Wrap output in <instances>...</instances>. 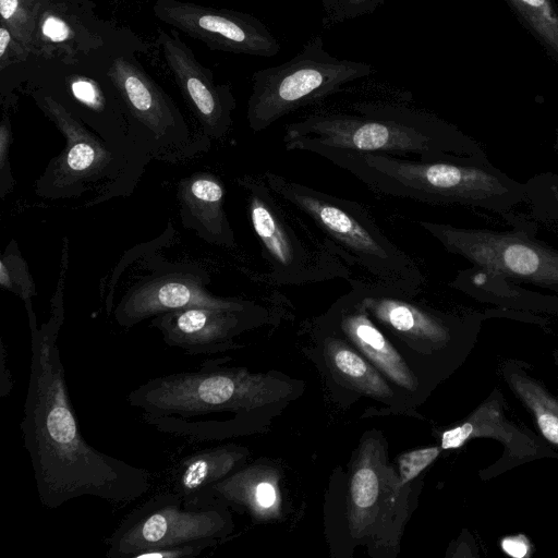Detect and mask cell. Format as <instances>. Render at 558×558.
<instances>
[{"label": "cell", "mask_w": 558, "mask_h": 558, "mask_svg": "<svg viewBox=\"0 0 558 558\" xmlns=\"http://www.w3.org/2000/svg\"><path fill=\"white\" fill-rule=\"evenodd\" d=\"M180 198L184 214H187L194 227L205 231L209 239L232 245V230L223 211L225 190L211 175H198L189 179L180 189Z\"/></svg>", "instance_id": "44dd1931"}, {"label": "cell", "mask_w": 558, "mask_h": 558, "mask_svg": "<svg viewBox=\"0 0 558 558\" xmlns=\"http://www.w3.org/2000/svg\"><path fill=\"white\" fill-rule=\"evenodd\" d=\"M153 12L213 50L269 58L281 48L263 22L243 12L180 0H156Z\"/></svg>", "instance_id": "30bf717a"}, {"label": "cell", "mask_w": 558, "mask_h": 558, "mask_svg": "<svg viewBox=\"0 0 558 558\" xmlns=\"http://www.w3.org/2000/svg\"><path fill=\"white\" fill-rule=\"evenodd\" d=\"M219 539H198L177 545L154 548L138 554L135 558H194L215 547Z\"/></svg>", "instance_id": "f1b7e54d"}, {"label": "cell", "mask_w": 558, "mask_h": 558, "mask_svg": "<svg viewBox=\"0 0 558 558\" xmlns=\"http://www.w3.org/2000/svg\"><path fill=\"white\" fill-rule=\"evenodd\" d=\"M351 294L371 317L415 348L441 343L448 338L444 322L422 306L386 291L362 287Z\"/></svg>", "instance_id": "e0dca14e"}, {"label": "cell", "mask_w": 558, "mask_h": 558, "mask_svg": "<svg viewBox=\"0 0 558 558\" xmlns=\"http://www.w3.org/2000/svg\"><path fill=\"white\" fill-rule=\"evenodd\" d=\"M526 201L534 218L558 223V174L547 172L525 183Z\"/></svg>", "instance_id": "cb8c5ba5"}, {"label": "cell", "mask_w": 558, "mask_h": 558, "mask_svg": "<svg viewBox=\"0 0 558 558\" xmlns=\"http://www.w3.org/2000/svg\"><path fill=\"white\" fill-rule=\"evenodd\" d=\"M255 306L228 310L194 306L153 317L166 344L190 355L215 354L235 347L234 338L257 322Z\"/></svg>", "instance_id": "4fadbf2b"}, {"label": "cell", "mask_w": 558, "mask_h": 558, "mask_svg": "<svg viewBox=\"0 0 558 558\" xmlns=\"http://www.w3.org/2000/svg\"><path fill=\"white\" fill-rule=\"evenodd\" d=\"M379 445L371 440L359 453L350 480L348 514L356 536L378 543L388 539L390 545L387 531L398 532L405 518L397 514V494L405 484L383 461Z\"/></svg>", "instance_id": "8fae6325"}, {"label": "cell", "mask_w": 558, "mask_h": 558, "mask_svg": "<svg viewBox=\"0 0 558 558\" xmlns=\"http://www.w3.org/2000/svg\"><path fill=\"white\" fill-rule=\"evenodd\" d=\"M35 0H0L1 22L23 46L31 44L36 22Z\"/></svg>", "instance_id": "d4e9b609"}, {"label": "cell", "mask_w": 558, "mask_h": 558, "mask_svg": "<svg viewBox=\"0 0 558 558\" xmlns=\"http://www.w3.org/2000/svg\"><path fill=\"white\" fill-rule=\"evenodd\" d=\"M504 550L512 557L521 558L525 556L527 546L520 538H507L502 542Z\"/></svg>", "instance_id": "d590c367"}, {"label": "cell", "mask_w": 558, "mask_h": 558, "mask_svg": "<svg viewBox=\"0 0 558 558\" xmlns=\"http://www.w3.org/2000/svg\"><path fill=\"white\" fill-rule=\"evenodd\" d=\"M473 432L471 423H464L460 426L446 430L441 436L442 449H456L461 447Z\"/></svg>", "instance_id": "d6a6232c"}, {"label": "cell", "mask_w": 558, "mask_h": 558, "mask_svg": "<svg viewBox=\"0 0 558 558\" xmlns=\"http://www.w3.org/2000/svg\"><path fill=\"white\" fill-rule=\"evenodd\" d=\"M264 179L279 198L306 215L344 257L373 275L381 288L404 294L423 283L415 263L383 233L362 205L271 171H266Z\"/></svg>", "instance_id": "5b68a950"}, {"label": "cell", "mask_w": 558, "mask_h": 558, "mask_svg": "<svg viewBox=\"0 0 558 558\" xmlns=\"http://www.w3.org/2000/svg\"><path fill=\"white\" fill-rule=\"evenodd\" d=\"M210 499H218L248 512L255 519H266L279 509V493L270 472L260 464L242 466L217 483L210 490Z\"/></svg>", "instance_id": "ffe728a7"}, {"label": "cell", "mask_w": 558, "mask_h": 558, "mask_svg": "<svg viewBox=\"0 0 558 558\" xmlns=\"http://www.w3.org/2000/svg\"><path fill=\"white\" fill-rule=\"evenodd\" d=\"M525 28L558 63V9L553 0H507Z\"/></svg>", "instance_id": "603a6c76"}, {"label": "cell", "mask_w": 558, "mask_h": 558, "mask_svg": "<svg viewBox=\"0 0 558 558\" xmlns=\"http://www.w3.org/2000/svg\"><path fill=\"white\" fill-rule=\"evenodd\" d=\"M194 306L246 310L254 305L215 296L192 275L171 274L132 289L117 306L114 318L119 325L130 328L144 319Z\"/></svg>", "instance_id": "9a60e30c"}, {"label": "cell", "mask_w": 558, "mask_h": 558, "mask_svg": "<svg viewBox=\"0 0 558 558\" xmlns=\"http://www.w3.org/2000/svg\"><path fill=\"white\" fill-rule=\"evenodd\" d=\"M374 72L369 63L331 56L323 37L315 35L292 59L253 73L248 125L254 132L263 131L282 117Z\"/></svg>", "instance_id": "8992f818"}, {"label": "cell", "mask_w": 558, "mask_h": 558, "mask_svg": "<svg viewBox=\"0 0 558 558\" xmlns=\"http://www.w3.org/2000/svg\"><path fill=\"white\" fill-rule=\"evenodd\" d=\"M222 360L154 377L133 389L128 403L157 430L193 441L250 434L270 404L290 396L292 387L245 367L222 366Z\"/></svg>", "instance_id": "7a4b0ae2"}, {"label": "cell", "mask_w": 558, "mask_h": 558, "mask_svg": "<svg viewBox=\"0 0 558 558\" xmlns=\"http://www.w3.org/2000/svg\"><path fill=\"white\" fill-rule=\"evenodd\" d=\"M338 327L383 375L399 387L415 391L417 380L366 310L350 294L341 301Z\"/></svg>", "instance_id": "ac0fdd59"}, {"label": "cell", "mask_w": 558, "mask_h": 558, "mask_svg": "<svg viewBox=\"0 0 558 558\" xmlns=\"http://www.w3.org/2000/svg\"><path fill=\"white\" fill-rule=\"evenodd\" d=\"M37 25L43 39L50 44L66 43L74 35L70 24L56 13H45L41 17H38Z\"/></svg>", "instance_id": "4dcf8cb0"}, {"label": "cell", "mask_w": 558, "mask_h": 558, "mask_svg": "<svg viewBox=\"0 0 558 558\" xmlns=\"http://www.w3.org/2000/svg\"><path fill=\"white\" fill-rule=\"evenodd\" d=\"M247 450L234 444L203 449L183 458L174 472L173 492L186 507L211 501L210 490L238 470L246 460Z\"/></svg>", "instance_id": "d6986e66"}, {"label": "cell", "mask_w": 558, "mask_h": 558, "mask_svg": "<svg viewBox=\"0 0 558 558\" xmlns=\"http://www.w3.org/2000/svg\"><path fill=\"white\" fill-rule=\"evenodd\" d=\"M69 81L70 90L81 105L94 111H101L104 109V95L94 81L84 76H73Z\"/></svg>", "instance_id": "f546056e"}, {"label": "cell", "mask_w": 558, "mask_h": 558, "mask_svg": "<svg viewBox=\"0 0 558 558\" xmlns=\"http://www.w3.org/2000/svg\"><path fill=\"white\" fill-rule=\"evenodd\" d=\"M40 106L64 134L66 144L63 151L51 160L39 181V191L48 196L70 195L78 192L85 183L105 177L112 170V151L85 129L62 104L52 97L44 96Z\"/></svg>", "instance_id": "7c38bea8"}, {"label": "cell", "mask_w": 558, "mask_h": 558, "mask_svg": "<svg viewBox=\"0 0 558 558\" xmlns=\"http://www.w3.org/2000/svg\"><path fill=\"white\" fill-rule=\"evenodd\" d=\"M510 231L461 228L420 221L447 252L510 280H519L558 292V250L535 238L536 227L513 211L505 216Z\"/></svg>", "instance_id": "52a82bcc"}, {"label": "cell", "mask_w": 558, "mask_h": 558, "mask_svg": "<svg viewBox=\"0 0 558 558\" xmlns=\"http://www.w3.org/2000/svg\"><path fill=\"white\" fill-rule=\"evenodd\" d=\"M158 43L174 81L206 132L215 137L226 135L235 107L230 87L215 82L213 73L199 63L177 33L159 29Z\"/></svg>", "instance_id": "5bb4252c"}, {"label": "cell", "mask_w": 558, "mask_h": 558, "mask_svg": "<svg viewBox=\"0 0 558 558\" xmlns=\"http://www.w3.org/2000/svg\"><path fill=\"white\" fill-rule=\"evenodd\" d=\"M62 313L33 328L31 373L21 423L43 506L90 496L130 504L151 486L148 470L97 450L83 437L57 345Z\"/></svg>", "instance_id": "6da1fadb"}, {"label": "cell", "mask_w": 558, "mask_h": 558, "mask_svg": "<svg viewBox=\"0 0 558 558\" xmlns=\"http://www.w3.org/2000/svg\"><path fill=\"white\" fill-rule=\"evenodd\" d=\"M234 523L228 506L215 499L198 507H186L174 493L150 497L133 509L108 539L109 558H135L163 546L198 539L228 537Z\"/></svg>", "instance_id": "9c48e42d"}, {"label": "cell", "mask_w": 558, "mask_h": 558, "mask_svg": "<svg viewBox=\"0 0 558 558\" xmlns=\"http://www.w3.org/2000/svg\"><path fill=\"white\" fill-rule=\"evenodd\" d=\"M537 422L543 435L558 445V420L551 414L543 413L538 415Z\"/></svg>", "instance_id": "e575fe53"}, {"label": "cell", "mask_w": 558, "mask_h": 558, "mask_svg": "<svg viewBox=\"0 0 558 558\" xmlns=\"http://www.w3.org/2000/svg\"><path fill=\"white\" fill-rule=\"evenodd\" d=\"M328 362L337 375L355 390L374 399L388 401L393 391L377 368L368 364L347 342L338 337L324 340Z\"/></svg>", "instance_id": "7402d4cb"}, {"label": "cell", "mask_w": 558, "mask_h": 558, "mask_svg": "<svg viewBox=\"0 0 558 558\" xmlns=\"http://www.w3.org/2000/svg\"><path fill=\"white\" fill-rule=\"evenodd\" d=\"M0 283L2 287L17 293L28 304L29 327H36L29 298L34 294L33 283L23 259L19 256H3L0 265Z\"/></svg>", "instance_id": "484cf974"}, {"label": "cell", "mask_w": 558, "mask_h": 558, "mask_svg": "<svg viewBox=\"0 0 558 558\" xmlns=\"http://www.w3.org/2000/svg\"><path fill=\"white\" fill-rule=\"evenodd\" d=\"M353 112L320 111L286 126V150L340 149L421 160L484 155L482 146L457 126L401 104L362 101Z\"/></svg>", "instance_id": "3957f363"}, {"label": "cell", "mask_w": 558, "mask_h": 558, "mask_svg": "<svg viewBox=\"0 0 558 558\" xmlns=\"http://www.w3.org/2000/svg\"><path fill=\"white\" fill-rule=\"evenodd\" d=\"M375 192L437 205L483 208L504 217L525 203V184L496 168L486 154L442 160L317 149Z\"/></svg>", "instance_id": "277c9868"}, {"label": "cell", "mask_w": 558, "mask_h": 558, "mask_svg": "<svg viewBox=\"0 0 558 558\" xmlns=\"http://www.w3.org/2000/svg\"><path fill=\"white\" fill-rule=\"evenodd\" d=\"M438 447L421 448L401 454L398 459L401 482L408 484L414 480L438 457Z\"/></svg>", "instance_id": "83f0119b"}, {"label": "cell", "mask_w": 558, "mask_h": 558, "mask_svg": "<svg viewBox=\"0 0 558 558\" xmlns=\"http://www.w3.org/2000/svg\"><path fill=\"white\" fill-rule=\"evenodd\" d=\"M387 0H322L323 26L332 27L348 20L373 13Z\"/></svg>", "instance_id": "4316f807"}, {"label": "cell", "mask_w": 558, "mask_h": 558, "mask_svg": "<svg viewBox=\"0 0 558 558\" xmlns=\"http://www.w3.org/2000/svg\"><path fill=\"white\" fill-rule=\"evenodd\" d=\"M554 148H555L556 153L558 154V133H557V135H556V140H555Z\"/></svg>", "instance_id": "74e56055"}, {"label": "cell", "mask_w": 558, "mask_h": 558, "mask_svg": "<svg viewBox=\"0 0 558 558\" xmlns=\"http://www.w3.org/2000/svg\"><path fill=\"white\" fill-rule=\"evenodd\" d=\"M247 191L248 215L271 267V276L281 284L315 282L345 274L340 266L341 253L335 243L316 244L295 226L299 221L288 215L281 199L269 189L264 178L242 180Z\"/></svg>", "instance_id": "ba28073f"}, {"label": "cell", "mask_w": 558, "mask_h": 558, "mask_svg": "<svg viewBox=\"0 0 558 558\" xmlns=\"http://www.w3.org/2000/svg\"><path fill=\"white\" fill-rule=\"evenodd\" d=\"M1 372H0V396L5 397L12 389V380L9 369L5 367V351L1 347Z\"/></svg>", "instance_id": "8d00e7d4"}, {"label": "cell", "mask_w": 558, "mask_h": 558, "mask_svg": "<svg viewBox=\"0 0 558 558\" xmlns=\"http://www.w3.org/2000/svg\"><path fill=\"white\" fill-rule=\"evenodd\" d=\"M11 129L7 120L2 121L0 130V171H1V196L12 186V175L9 165V148L11 143Z\"/></svg>", "instance_id": "1f68e13d"}, {"label": "cell", "mask_w": 558, "mask_h": 558, "mask_svg": "<svg viewBox=\"0 0 558 558\" xmlns=\"http://www.w3.org/2000/svg\"><path fill=\"white\" fill-rule=\"evenodd\" d=\"M107 74L131 114L158 143L169 144L175 141L177 133L182 135L174 106L140 66L119 57L113 60Z\"/></svg>", "instance_id": "2e32d148"}, {"label": "cell", "mask_w": 558, "mask_h": 558, "mask_svg": "<svg viewBox=\"0 0 558 558\" xmlns=\"http://www.w3.org/2000/svg\"><path fill=\"white\" fill-rule=\"evenodd\" d=\"M14 36L9 29V27L1 22L0 25V64L1 69H4L7 65L11 64L12 61L16 60V57L21 54L13 50V41Z\"/></svg>", "instance_id": "836d02e7"}]
</instances>
